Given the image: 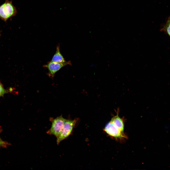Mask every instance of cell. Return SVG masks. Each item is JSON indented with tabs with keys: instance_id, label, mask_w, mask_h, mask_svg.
Masks as SVG:
<instances>
[{
	"instance_id": "cell-9",
	"label": "cell",
	"mask_w": 170,
	"mask_h": 170,
	"mask_svg": "<svg viewBox=\"0 0 170 170\" xmlns=\"http://www.w3.org/2000/svg\"><path fill=\"white\" fill-rule=\"evenodd\" d=\"M1 128H0V133L2 131ZM9 144V143L6 142L3 140L0 137V147H5L7 145Z\"/></svg>"
},
{
	"instance_id": "cell-10",
	"label": "cell",
	"mask_w": 170,
	"mask_h": 170,
	"mask_svg": "<svg viewBox=\"0 0 170 170\" xmlns=\"http://www.w3.org/2000/svg\"><path fill=\"white\" fill-rule=\"evenodd\" d=\"M5 92V90L0 84V96L3 95Z\"/></svg>"
},
{
	"instance_id": "cell-8",
	"label": "cell",
	"mask_w": 170,
	"mask_h": 170,
	"mask_svg": "<svg viewBox=\"0 0 170 170\" xmlns=\"http://www.w3.org/2000/svg\"><path fill=\"white\" fill-rule=\"evenodd\" d=\"M164 29L170 37V23L168 21L164 26Z\"/></svg>"
},
{
	"instance_id": "cell-1",
	"label": "cell",
	"mask_w": 170,
	"mask_h": 170,
	"mask_svg": "<svg viewBox=\"0 0 170 170\" xmlns=\"http://www.w3.org/2000/svg\"><path fill=\"white\" fill-rule=\"evenodd\" d=\"M17 13L16 8L11 0H5L0 6V19L5 22L16 16Z\"/></svg>"
},
{
	"instance_id": "cell-5",
	"label": "cell",
	"mask_w": 170,
	"mask_h": 170,
	"mask_svg": "<svg viewBox=\"0 0 170 170\" xmlns=\"http://www.w3.org/2000/svg\"><path fill=\"white\" fill-rule=\"evenodd\" d=\"M68 64H71L70 61L65 63H60L51 61L44 65V67L48 68L49 75L53 77L56 72L63 67Z\"/></svg>"
},
{
	"instance_id": "cell-12",
	"label": "cell",
	"mask_w": 170,
	"mask_h": 170,
	"mask_svg": "<svg viewBox=\"0 0 170 170\" xmlns=\"http://www.w3.org/2000/svg\"></svg>"
},
{
	"instance_id": "cell-11",
	"label": "cell",
	"mask_w": 170,
	"mask_h": 170,
	"mask_svg": "<svg viewBox=\"0 0 170 170\" xmlns=\"http://www.w3.org/2000/svg\"><path fill=\"white\" fill-rule=\"evenodd\" d=\"M168 21H169L170 23V18L169 19Z\"/></svg>"
},
{
	"instance_id": "cell-7",
	"label": "cell",
	"mask_w": 170,
	"mask_h": 170,
	"mask_svg": "<svg viewBox=\"0 0 170 170\" xmlns=\"http://www.w3.org/2000/svg\"><path fill=\"white\" fill-rule=\"evenodd\" d=\"M51 61L60 63H65L67 62L65 60L60 52L59 45L57 46L56 51L53 56Z\"/></svg>"
},
{
	"instance_id": "cell-6",
	"label": "cell",
	"mask_w": 170,
	"mask_h": 170,
	"mask_svg": "<svg viewBox=\"0 0 170 170\" xmlns=\"http://www.w3.org/2000/svg\"><path fill=\"white\" fill-rule=\"evenodd\" d=\"M113 117L111 120L114 124L121 131L123 132L124 129V124L123 121L119 116L118 113Z\"/></svg>"
},
{
	"instance_id": "cell-4",
	"label": "cell",
	"mask_w": 170,
	"mask_h": 170,
	"mask_svg": "<svg viewBox=\"0 0 170 170\" xmlns=\"http://www.w3.org/2000/svg\"><path fill=\"white\" fill-rule=\"evenodd\" d=\"M104 131L110 136L116 138H126L123 132L121 131L110 121L106 126Z\"/></svg>"
},
{
	"instance_id": "cell-3",
	"label": "cell",
	"mask_w": 170,
	"mask_h": 170,
	"mask_svg": "<svg viewBox=\"0 0 170 170\" xmlns=\"http://www.w3.org/2000/svg\"><path fill=\"white\" fill-rule=\"evenodd\" d=\"M77 121L76 119L73 120H67L61 132L56 137L57 144L58 145L61 141L67 138L70 134Z\"/></svg>"
},
{
	"instance_id": "cell-2",
	"label": "cell",
	"mask_w": 170,
	"mask_h": 170,
	"mask_svg": "<svg viewBox=\"0 0 170 170\" xmlns=\"http://www.w3.org/2000/svg\"><path fill=\"white\" fill-rule=\"evenodd\" d=\"M51 120L52 122L51 127L47 133L48 134L54 135L57 137L62 131L67 120L64 118L62 115Z\"/></svg>"
}]
</instances>
